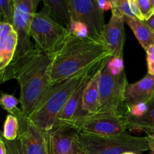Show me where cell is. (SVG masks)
<instances>
[{
	"mask_svg": "<svg viewBox=\"0 0 154 154\" xmlns=\"http://www.w3.org/2000/svg\"><path fill=\"white\" fill-rule=\"evenodd\" d=\"M54 53L42 51L36 45L14 59L0 78V82L16 79L20 87L21 111L28 117L51 85Z\"/></svg>",
	"mask_w": 154,
	"mask_h": 154,
	"instance_id": "obj_1",
	"label": "cell"
},
{
	"mask_svg": "<svg viewBox=\"0 0 154 154\" xmlns=\"http://www.w3.org/2000/svg\"><path fill=\"white\" fill-rule=\"evenodd\" d=\"M112 57L104 41L67 33L54 52L51 84L63 81L89 66Z\"/></svg>",
	"mask_w": 154,
	"mask_h": 154,
	"instance_id": "obj_2",
	"label": "cell"
},
{
	"mask_svg": "<svg viewBox=\"0 0 154 154\" xmlns=\"http://www.w3.org/2000/svg\"><path fill=\"white\" fill-rule=\"evenodd\" d=\"M109 59L95 63L63 81L51 84L28 117L30 121L47 135L56 126L63 108L84 78L97 72Z\"/></svg>",
	"mask_w": 154,
	"mask_h": 154,
	"instance_id": "obj_3",
	"label": "cell"
},
{
	"mask_svg": "<svg viewBox=\"0 0 154 154\" xmlns=\"http://www.w3.org/2000/svg\"><path fill=\"white\" fill-rule=\"evenodd\" d=\"M78 139L84 154H120L127 151L142 154L150 150L147 137L134 136L126 132L112 135L78 132Z\"/></svg>",
	"mask_w": 154,
	"mask_h": 154,
	"instance_id": "obj_4",
	"label": "cell"
},
{
	"mask_svg": "<svg viewBox=\"0 0 154 154\" xmlns=\"http://www.w3.org/2000/svg\"><path fill=\"white\" fill-rule=\"evenodd\" d=\"M101 68L99 77V112H118L124 103L125 90L128 85L126 72L113 75L107 66Z\"/></svg>",
	"mask_w": 154,
	"mask_h": 154,
	"instance_id": "obj_5",
	"label": "cell"
},
{
	"mask_svg": "<svg viewBox=\"0 0 154 154\" xmlns=\"http://www.w3.org/2000/svg\"><path fill=\"white\" fill-rule=\"evenodd\" d=\"M68 32L69 29L55 20L45 6L42 11L35 14L29 30L35 45L50 53L55 51Z\"/></svg>",
	"mask_w": 154,
	"mask_h": 154,
	"instance_id": "obj_6",
	"label": "cell"
},
{
	"mask_svg": "<svg viewBox=\"0 0 154 154\" xmlns=\"http://www.w3.org/2000/svg\"><path fill=\"white\" fill-rule=\"evenodd\" d=\"M79 132L99 135H118L128 129L125 114L118 112H97L77 119L69 126Z\"/></svg>",
	"mask_w": 154,
	"mask_h": 154,
	"instance_id": "obj_7",
	"label": "cell"
},
{
	"mask_svg": "<svg viewBox=\"0 0 154 154\" xmlns=\"http://www.w3.org/2000/svg\"><path fill=\"white\" fill-rule=\"evenodd\" d=\"M71 20L84 23L88 29L89 35L102 40L105 26L104 11L98 0H69Z\"/></svg>",
	"mask_w": 154,
	"mask_h": 154,
	"instance_id": "obj_8",
	"label": "cell"
},
{
	"mask_svg": "<svg viewBox=\"0 0 154 154\" xmlns=\"http://www.w3.org/2000/svg\"><path fill=\"white\" fill-rule=\"evenodd\" d=\"M41 0H15L13 27L17 34V45L14 59L32 48L29 30ZM13 59V60H14Z\"/></svg>",
	"mask_w": 154,
	"mask_h": 154,
	"instance_id": "obj_9",
	"label": "cell"
},
{
	"mask_svg": "<svg viewBox=\"0 0 154 154\" xmlns=\"http://www.w3.org/2000/svg\"><path fill=\"white\" fill-rule=\"evenodd\" d=\"M19 121L18 140L24 154L48 153L47 135L33 124L20 109L15 114Z\"/></svg>",
	"mask_w": 154,
	"mask_h": 154,
	"instance_id": "obj_10",
	"label": "cell"
},
{
	"mask_svg": "<svg viewBox=\"0 0 154 154\" xmlns=\"http://www.w3.org/2000/svg\"><path fill=\"white\" fill-rule=\"evenodd\" d=\"M49 154H84L78 139V131L66 126H54L47 134Z\"/></svg>",
	"mask_w": 154,
	"mask_h": 154,
	"instance_id": "obj_11",
	"label": "cell"
},
{
	"mask_svg": "<svg viewBox=\"0 0 154 154\" xmlns=\"http://www.w3.org/2000/svg\"><path fill=\"white\" fill-rule=\"evenodd\" d=\"M111 13V19L104 28L102 38L112 53V57L123 59L125 17L115 12Z\"/></svg>",
	"mask_w": 154,
	"mask_h": 154,
	"instance_id": "obj_12",
	"label": "cell"
},
{
	"mask_svg": "<svg viewBox=\"0 0 154 154\" xmlns=\"http://www.w3.org/2000/svg\"><path fill=\"white\" fill-rule=\"evenodd\" d=\"M153 95L154 76L147 73L138 82L128 84L125 90L124 103L126 106L147 103Z\"/></svg>",
	"mask_w": 154,
	"mask_h": 154,
	"instance_id": "obj_13",
	"label": "cell"
},
{
	"mask_svg": "<svg viewBox=\"0 0 154 154\" xmlns=\"http://www.w3.org/2000/svg\"><path fill=\"white\" fill-rule=\"evenodd\" d=\"M96 73L91 74L86 77L84 81L78 86V88L69 99L65 108H63L61 114L59 116L56 126L59 125V126H68L74 120L81 117V100H82L83 93L87 84Z\"/></svg>",
	"mask_w": 154,
	"mask_h": 154,
	"instance_id": "obj_14",
	"label": "cell"
},
{
	"mask_svg": "<svg viewBox=\"0 0 154 154\" xmlns=\"http://www.w3.org/2000/svg\"><path fill=\"white\" fill-rule=\"evenodd\" d=\"M100 69L90 79L84 89L81 100V117L80 118L87 114H94L99 111V77Z\"/></svg>",
	"mask_w": 154,
	"mask_h": 154,
	"instance_id": "obj_15",
	"label": "cell"
},
{
	"mask_svg": "<svg viewBox=\"0 0 154 154\" xmlns=\"http://www.w3.org/2000/svg\"><path fill=\"white\" fill-rule=\"evenodd\" d=\"M147 104V109L142 116L133 117L125 113V117L129 129L144 130L154 135V95Z\"/></svg>",
	"mask_w": 154,
	"mask_h": 154,
	"instance_id": "obj_16",
	"label": "cell"
},
{
	"mask_svg": "<svg viewBox=\"0 0 154 154\" xmlns=\"http://www.w3.org/2000/svg\"><path fill=\"white\" fill-rule=\"evenodd\" d=\"M125 23L130 27L140 45L144 50L154 44V32L144 21L136 17H125Z\"/></svg>",
	"mask_w": 154,
	"mask_h": 154,
	"instance_id": "obj_17",
	"label": "cell"
},
{
	"mask_svg": "<svg viewBox=\"0 0 154 154\" xmlns=\"http://www.w3.org/2000/svg\"><path fill=\"white\" fill-rule=\"evenodd\" d=\"M17 45V34L14 30L0 41V78L11 63Z\"/></svg>",
	"mask_w": 154,
	"mask_h": 154,
	"instance_id": "obj_18",
	"label": "cell"
},
{
	"mask_svg": "<svg viewBox=\"0 0 154 154\" xmlns=\"http://www.w3.org/2000/svg\"><path fill=\"white\" fill-rule=\"evenodd\" d=\"M44 6L48 9L51 16L60 24L69 29L71 19L69 0H42Z\"/></svg>",
	"mask_w": 154,
	"mask_h": 154,
	"instance_id": "obj_19",
	"label": "cell"
},
{
	"mask_svg": "<svg viewBox=\"0 0 154 154\" xmlns=\"http://www.w3.org/2000/svg\"><path fill=\"white\" fill-rule=\"evenodd\" d=\"M19 132V121L17 117L12 114H8L4 123L3 132L2 136L8 141H14L18 137Z\"/></svg>",
	"mask_w": 154,
	"mask_h": 154,
	"instance_id": "obj_20",
	"label": "cell"
},
{
	"mask_svg": "<svg viewBox=\"0 0 154 154\" xmlns=\"http://www.w3.org/2000/svg\"><path fill=\"white\" fill-rule=\"evenodd\" d=\"M14 0H0V23L6 22L13 24Z\"/></svg>",
	"mask_w": 154,
	"mask_h": 154,
	"instance_id": "obj_21",
	"label": "cell"
},
{
	"mask_svg": "<svg viewBox=\"0 0 154 154\" xmlns=\"http://www.w3.org/2000/svg\"><path fill=\"white\" fill-rule=\"evenodd\" d=\"M20 103V99L15 98L13 95L7 93H1L0 95V105L4 110L10 113V114L14 116L15 114L19 111L17 105Z\"/></svg>",
	"mask_w": 154,
	"mask_h": 154,
	"instance_id": "obj_22",
	"label": "cell"
},
{
	"mask_svg": "<svg viewBox=\"0 0 154 154\" xmlns=\"http://www.w3.org/2000/svg\"><path fill=\"white\" fill-rule=\"evenodd\" d=\"M111 12H115L128 17H135L130 9L129 0H115L112 5Z\"/></svg>",
	"mask_w": 154,
	"mask_h": 154,
	"instance_id": "obj_23",
	"label": "cell"
},
{
	"mask_svg": "<svg viewBox=\"0 0 154 154\" xmlns=\"http://www.w3.org/2000/svg\"><path fill=\"white\" fill-rule=\"evenodd\" d=\"M69 31L78 37L84 38L89 35L87 27L84 23L78 22V21L71 20L70 25L69 27Z\"/></svg>",
	"mask_w": 154,
	"mask_h": 154,
	"instance_id": "obj_24",
	"label": "cell"
},
{
	"mask_svg": "<svg viewBox=\"0 0 154 154\" xmlns=\"http://www.w3.org/2000/svg\"><path fill=\"white\" fill-rule=\"evenodd\" d=\"M108 69L113 75H119L124 71L123 59L111 57L107 62Z\"/></svg>",
	"mask_w": 154,
	"mask_h": 154,
	"instance_id": "obj_25",
	"label": "cell"
},
{
	"mask_svg": "<svg viewBox=\"0 0 154 154\" xmlns=\"http://www.w3.org/2000/svg\"><path fill=\"white\" fill-rule=\"evenodd\" d=\"M144 21L150 17L154 14V7L150 0H136Z\"/></svg>",
	"mask_w": 154,
	"mask_h": 154,
	"instance_id": "obj_26",
	"label": "cell"
},
{
	"mask_svg": "<svg viewBox=\"0 0 154 154\" xmlns=\"http://www.w3.org/2000/svg\"><path fill=\"white\" fill-rule=\"evenodd\" d=\"M0 136L5 145L7 154H24L18 138L14 141H8L2 136L1 134H0Z\"/></svg>",
	"mask_w": 154,
	"mask_h": 154,
	"instance_id": "obj_27",
	"label": "cell"
},
{
	"mask_svg": "<svg viewBox=\"0 0 154 154\" xmlns=\"http://www.w3.org/2000/svg\"><path fill=\"white\" fill-rule=\"evenodd\" d=\"M147 63L148 74L154 76V44L150 45L147 50Z\"/></svg>",
	"mask_w": 154,
	"mask_h": 154,
	"instance_id": "obj_28",
	"label": "cell"
},
{
	"mask_svg": "<svg viewBox=\"0 0 154 154\" xmlns=\"http://www.w3.org/2000/svg\"><path fill=\"white\" fill-rule=\"evenodd\" d=\"M14 30V29L12 24L6 22L0 23V41L7 37Z\"/></svg>",
	"mask_w": 154,
	"mask_h": 154,
	"instance_id": "obj_29",
	"label": "cell"
},
{
	"mask_svg": "<svg viewBox=\"0 0 154 154\" xmlns=\"http://www.w3.org/2000/svg\"><path fill=\"white\" fill-rule=\"evenodd\" d=\"M147 139L148 141L149 147H150V150H151V153L154 154V135L152 134L147 133Z\"/></svg>",
	"mask_w": 154,
	"mask_h": 154,
	"instance_id": "obj_30",
	"label": "cell"
},
{
	"mask_svg": "<svg viewBox=\"0 0 154 154\" xmlns=\"http://www.w3.org/2000/svg\"><path fill=\"white\" fill-rule=\"evenodd\" d=\"M144 22H145L146 24H147V26H149L150 28L154 32V14L149 18V19H147V20H145Z\"/></svg>",
	"mask_w": 154,
	"mask_h": 154,
	"instance_id": "obj_31",
	"label": "cell"
},
{
	"mask_svg": "<svg viewBox=\"0 0 154 154\" xmlns=\"http://www.w3.org/2000/svg\"><path fill=\"white\" fill-rule=\"evenodd\" d=\"M0 154H7V150H6L5 145L2 139V142L0 143Z\"/></svg>",
	"mask_w": 154,
	"mask_h": 154,
	"instance_id": "obj_32",
	"label": "cell"
},
{
	"mask_svg": "<svg viewBox=\"0 0 154 154\" xmlns=\"http://www.w3.org/2000/svg\"><path fill=\"white\" fill-rule=\"evenodd\" d=\"M98 1H99V0H98ZM104 1H106V2H108L111 3V5H112L113 3L114 2V1H115V0H104Z\"/></svg>",
	"mask_w": 154,
	"mask_h": 154,
	"instance_id": "obj_33",
	"label": "cell"
},
{
	"mask_svg": "<svg viewBox=\"0 0 154 154\" xmlns=\"http://www.w3.org/2000/svg\"><path fill=\"white\" fill-rule=\"evenodd\" d=\"M120 154H137L135 153H134V152H130V151H127V152H124V153H122Z\"/></svg>",
	"mask_w": 154,
	"mask_h": 154,
	"instance_id": "obj_34",
	"label": "cell"
},
{
	"mask_svg": "<svg viewBox=\"0 0 154 154\" xmlns=\"http://www.w3.org/2000/svg\"><path fill=\"white\" fill-rule=\"evenodd\" d=\"M150 1L151 2L152 5H153V7H154V0H150Z\"/></svg>",
	"mask_w": 154,
	"mask_h": 154,
	"instance_id": "obj_35",
	"label": "cell"
},
{
	"mask_svg": "<svg viewBox=\"0 0 154 154\" xmlns=\"http://www.w3.org/2000/svg\"><path fill=\"white\" fill-rule=\"evenodd\" d=\"M2 142V138H1V136H0V143Z\"/></svg>",
	"mask_w": 154,
	"mask_h": 154,
	"instance_id": "obj_36",
	"label": "cell"
},
{
	"mask_svg": "<svg viewBox=\"0 0 154 154\" xmlns=\"http://www.w3.org/2000/svg\"><path fill=\"white\" fill-rule=\"evenodd\" d=\"M14 1H15V0H14Z\"/></svg>",
	"mask_w": 154,
	"mask_h": 154,
	"instance_id": "obj_37",
	"label": "cell"
},
{
	"mask_svg": "<svg viewBox=\"0 0 154 154\" xmlns=\"http://www.w3.org/2000/svg\"></svg>",
	"mask_w": 154,
	"mask_h": 154,
	"instance_id": "obj_38",
	"label": "cell"
}]
</instances>
